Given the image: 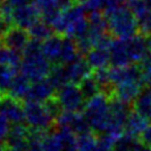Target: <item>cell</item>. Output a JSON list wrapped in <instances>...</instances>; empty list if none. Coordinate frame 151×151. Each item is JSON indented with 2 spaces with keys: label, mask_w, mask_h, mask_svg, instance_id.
Here are the masks:
<instances>
[{
  "label": "cell",
  "mask_w": 151,
  "mask_h": 151,
  "mask_svg": "<svg viewBox=\"0 0 151 151\" xmlns=\"http://www.w3.org/2000/svg\"><path fill=\"white\" fill-rule=\"evenodd\" d=\"M104 15L107 20L109 31L116 39H129L136 35L139 29L136 15L126 6L107 2L106 8L104 9Z\"/></svg>",
  "instance_id": "cell-1"
},
{
  "label": "cell",
  "mask_w": 151,
  "mask_h": 151,
  "mask_svg": "<svg viewBox=\"0 0 151 151\" xmlns=\"http://www.w3.org/2000/svg\"><path fill=\"white\" fill-rule=\"evenodd\" d=\"M51 68V63L42 54L40 41L31 39L22 51L20 73L24 74L29 81L37 83L46 79Z\"/></svg>",
  "instance_id": "cell-2"
},
{
  "label": "cell",
  "mask_w": 151,
  "mask_h": 151,
  "mask_svg": "<svg viewBox=\"0 0 151 151\" xmlns=\"http://www.w3.org/2000/svg\"><path fill=\"white\" fill-rule=\"evenodd\" d=\"M110 97L105 93H99L85 103L83 113L86 117L91 130L101 134L105 133L110 120Z\"/></svg>",
  "instance_id": "cell-3"
},
{
  "label": "cell",
  "mask_w": 151,
  "mask_h": 151,
  "mask_svg": "<svg viewBox=\"0 0 151 151\" xmlns=\"http://www.w3.org/2000/svg\"><path fill=\"white\" fill-rule=\"evenodd\" d=\"M25 122L31 130H38L48 132L50 129L54 127V118L50 114L47 109L41 103L25 101Z\"/></svg>",
  "instance_id": "cell-4"
},
{
  "label": "cell",
  "mask_w": 151,
  "mask_h": 151,
  "mask_svg": "<svg viewBox=\"0 0 151 151\" xmlns=\"http://www.w3.org/2000/svg\"><path fill=\"white\" fill-rule=\"evenodd\" d=\"M57 99L59 100L64 111L68 112H78L81 107L85 106V98L81 94V91L76 84H67L63 88H60L57 94Z\"/></svg>",
  "instance_id": "cell-5"
},
{
  "label": "cell",
  "mask_w": 151,
  "mask_h": 151,
  "mask_svg": "<svg viewBox=\"0 0 151 151\" xmlns=\"http://www.w3.org/2000/svg\"><path fill=\"white\" fill-rule=\"evenodd\" d=\"M143 83L140 80L137 81H127V83H123L119 85H116L113 87V92H112V97L124 104H132L138 97L139 94L143 92Z\"/></svg>",
  "instance_id": "cell-6"
},
{
  "label": "cell",
  "mask_w": 151,
  "mask_h": 151,
  "mask_svg": "<svg viewBox=\"0 0 151 151\" xmlns=\"http://www.w3.org/2000/svg\"><path fill=\"white\" fill-rule=\"evenodd\" d=\"M0 113L4 114L9 123L21 124L25 122V111L21 101L13 99L9 96H5L0 103Z\"/></svg>",
  "instance_id": "cell-7"
},
{
  "label": "cell",
  "mask_w": 151,
  "mask_h": 151,
  "mask_svg": "<svg viewBox=\"0 0 151 151\" xmlns=\"http://www.w3.org/2000/svg\"><path fill=\"white\" fill-rule=\"evenodd\" d=\"M39 14V9L33 4L17 7L13 11V24H15L17 27L28 29L38 21Z\"/></svg>",
  "instance_id": "cell-8"
},
{
  "label": "cell",
  "mask_w": 151,
  "mask_h": 151,
  "mask_svg": "<svg viewBox=\"0 0 151 151\" xmlns=\"http://www.w3.org/2000/svg\"><path fill=\"white\" fill-rule=\"evenodd\" d=\"M126 41V50L127 55L131 63H142L147 55V39H145L142 34H136L129 39H125Z\"/></svg>",
  "instance_id": "cell-9"
},
{
  "label": "cell",
  "mask_w": 151,
  "mask_h": 151,
  "mask_svg": "<svg viewBox=\"0 0 151 151\" xmlns=\"http://www.w3.org/2000/svg\"><path fill=\"white\" fill-rule=\"evenodd\" d=\"M54 87L50 83V80L46 78L44 80L33 83L31 85V88L27 93V97L25 101H33V103H41L44 104L52 97H54Z\"/></svg>",
  "instance_id": "cell-10"
},
{
  "label": "cell",
  "mask_w": 151,
  "mask_h": 151,
  "mask_svg": "<svg viewBox=\"0 0 151 151\" xmlns=\"http://www.w3.org/2000/svg\"><path fill=\"white\" fill-rule=\"evenodd\" d=\"M29 34L27 29L20 28V27H12L9 32L4 37L2 44L6 48L13 50V51H24L26 45L29 41Z\"/></svg>",
  "instance_id": "cell-11"
},
{
  "label": "cell",
  "mask_w": 151,
  "mask_h": 151,
  "mask_svg": "<svg viewBox=\"0 0 151 151\" xmlns=\"http://www.w3.org/2000/svg\"><path fill=\"white\" fill-rule=\"evenodd\" d=\"M109 74L110 81L113 85V87L123 83L140 80L139 68L136 65H129L124 67H111L109 70Z\"/></svg>",
  "instance_id": "cell-12"
},
{
  "label": "cell",
  "mask_w": 151,
  "mask_h": 151,
  "mask_svg": "<svg viewBox=\"0 0 151 151\" xmlns=\"http://www.w3.org/2000/svg\"><path fill=\"white\" fill-rule=\"evenodd\" d=\"M111 54V64L113 67H124L131 64L127 50H126V41L123 39H113L112 45L110 47Z\"/></svg>",
  "instance_id": "cell-13"
},
{
  "label": "cell",
  "mask_w": 151,
  "mask_h": 151,
  "mask_svg": "<svg viewBox=\"0 0 151 151\" xmlns=\"http://www.w3.org/2000/svg\"><path fill=\"white\" fill-rule=\"evenodd\" d=\"M66 68H67L70 81L72 84H76V85H79L84 79H86L87 77L91 76L90 65L87 64L86 59H83L80 57L76 61H73L72 64L67 65Z\"/></svg>",
  "instance_id": "cell-14"
},
{
  "label": "cell",
  "mask_w": 151,
  "mask_h": 151,
  "mask_svg": "<svg viewBox=\"0 0 151 151\" xmlns=\"http://www.w3.org/2000/svg\"><path fill=\"white\" fill-rule=\"evenodd\" d=\"M61 46L63 39L59 35H52L41 44V51L44 57L50 61L57 65L61 58Z\"/></svg>",
  "instance_id": "cell-15"
},
{
  "label": "cell",
  "mask_w": 151,
  "mask_h": 151,
  "mask_svg": "<svg viewBox=\"0 0 151 151\" xmlns=\"http://www.w3.org/2000/svg\"><path fill=\"white\" fill-rule=\"evenodd\" d=\"M147 127H149V122L132 110L127 117L126 123H125L124 133L140 139L142 134L145 132V130Z\"/></svg>",
  "instance_id": "cell-16"
},
{
  "label": "cell",
  "mask_w": 151,
  "mask_h": 151,
  "mask_svg": "<svg viewBox=\"0 0 151 151\" xmlns=\"http://www.w3.org/2000/svg\"><path fill=\"white\" fill-rule=\"evenodd\" d=\"M86 61L93 70H103L106 68V66L111 63V54L110 50L106 48H98L93 47L86 55Z\"/></svg>",
  "instance_id": "cell-17"
},
{
  "label": "cell",
  "mask_w": 151,
  "mask_h": 151,
  "mask_svg": "<svg viewBox=\"0 0 151 151\" xmlns=\"http://www.w3.org/2000/svg\"><path fill=\"white\" fill-rule=\"evenodd\" d=\"M31 88V85H29V80L21 73L17 74L11 87L8 88L7 91V96L12 97L13 99L15 100H25L26 97H27V93Z\"/></svg>",
  "instance_id": "cell-18"
},
{
  "label": "cell",
  "mask_w": 151,
  "mask_h": 151,
  "mask_svg": "<svg viewBox=\"0 0 151 151\" xmlns=\"http://www.w3.org/2000/svg\"><path fill=\"white\" fill-rule=\"evenodd\" d=\"M47 79L50 80V83L52 84V86L54 87V90L59 91L60 88H63L64 86H66L67 84H70V78H68V73H67V68L66 66H61L59 64L52 66L51 72L47 77Z\"/></svg>",
  "instance_id": "cell-19"
},
{
  "label": "cell",
  "mask_w": 151,
  "mask_h": 151,
  "mask_svg": "<svg viewBox=\"0 0 151 151\" xmlns=\"http://www.w3.org/2000/svg\"><path fill=\"white\" fill-rule=\"evenodd\" d=\"M79 58V52L77 48L76 40L70 38V37H64L63 38V46H61V58L60 61L70 65L73 61H76Z\"/></svg>",
  "instance_id": "cell-20"
},
{
  "label": "cell",
  "mask_w": 151,
  "mask_h": 151,
  "mask_svg": "<svg viewBox=\"0 0 151 151\" xmlns=\"http://www.w3.org/2000/svg\"><path fill=\"white\" fill-rule=\"evenodd\" d=\"M132 110L140 117L151 123V99L146 91H143L139 97L132 103Z\"/></svg>",
  "instance_id": "cell-21"
},
{
  "label": "cell",
  "mask_w": 151,
  "mask_h": 151,
  "mask_svg": "<svg viewBox=\"0 0 151 151\" xmlns=\"http://www.w3.org/2000/svg\"><path fill=\"white\" fill-rule=\"evenodd\" d=\"M54 130L58 133L64 151H77V134L68 127H60L54 125Z\"/></svg>",
  "instance_id": "cell-22"
},
{
  "label": "cell",
  "mask_w": 151,
  "mask_h": 151,
  "mask_svg": "<svg viewBox=\"0 0 151 151\" xmlns=\"http://www.w3.org/2000/svg\"><path fill=\"white\" fill-rule=\"evenodd\" d=\"M28 34L31 39L38 40V41H45L46 39H48L50 37H52L53 34V28L47 25L46 22H44L42 20H38L34 25H32L28 29Z\"/></svg>",
  "instance_id": "cell-23"
},
{
  "label": "cell",
  "mask_w": 151,
  "mask_h": 151,
  "mask_svg": "<svg viewBox=\"0 0 151 151\" xmlns=\"http://www.w3.org/2000/svg\"><path fill=\"white\" fill-rule=\"evenodd\" d=\"M98 142V134L93 131L79 134L77 137V151H94Z\"/></svg>",
  "instance_id": "cell-24"
},
{
  "label": "cell",
  "mask_w": 151,
  "mask_h": 151,
  "mask_svg": "<svg viewBox=\"0 0 151 151\" xmlns=\"http://www.w3.org/2000/svg\"><path fill=\"white\" fill-rule=\"evenodd\" d=\"M68 129H71L77 136L92 131L86 117L81 112H74L73 113L72 119H71L70 125H68Z\"/></svg>",
  "instance_id": "cell-25"
},
{
  "label": "cell",
  "mask_w": 151,
  "mask_h": 151,
  "mask_svg": "<svg viewBox=\"0 0 151 151\" xmlns=\"http://www.w3.org/2000/svg\"><path fill=\"white\" fill-rule=\"evenodd\" d=\"M78 86H79L81 94L86 101L100 93V87H99L98 83L96 81V79L93 78V76H90L86 79H84Z\"/></svg>",
  "instance_id": "cell-26"
},
{
  "label": "cell",
  "mask_w": 151,
  "mask_h": 151,
  "mask_svg": "<svg viewBox=\"0 0 151 151\" xmlns=\"http://www.w3.org/2000/svg\"><path fill=\"white\" fill-rule=\"evenodd\" d=\"M17 74V68L11 67L8 65L0 66V91L2 93L8 91Z\"/></svg>",
  "instance_id": "cell-27"
},
{
  "label": "cell",
  "mask_w": 151,
  "mask_h": 151,
  "mask_svg": "<svg viewBox=\"0 0 151 151\" xmlns=\"http://www.w3.org/2000/svg\"><path fill=\"white\" fill-rule=\"evenodd\" d=\"M41 147L42 151H64L61 140L55 132L54 127L52 132H47L41 142Z\"/></svg>",
  "instance_id": "cell-28"
},
{
  "label": "cell",
  "mask_w": 151,
  "mask_h": 151,
  "mask_svg": "<svg viewBox=\"0 0 151 151\" xmlns=\"http://www.w3.org/2000/svg\"><path fill=\"white\" fill-rule=\"evenodd\" d=\"M127 1H129V8L132 11L136 18H139L140 15L151 12V0H127Z\"/></svg>",
  "instance_id": "cell-29"
},
{
  "label": "cell",
  "mask_w": 151,
  "mask_h": 151,
  "mask_svg": "<svg viewBox=\"0 0 151 151\" xmlns=\"http://www.w3.org/2000/svg\"><path fill=\"white\" fill-rule=\"evenodd\" d=\"M140 73V81L143 85L151 87V55H147L142 63L138 65Z\"/></svg>",
  "instance_id": "cell-30"
},
{
  "label": "cell",
  "mask_w": 151,
  "mask_h": 151,
  "mask_svg": "<svg viewBox=\"0 0 151 151\" xmlns=\"http://www.w3.org/2000/svg\"><path fill=\"white\" fill-rule=\"evenodd\" d=\"M114 142H116V138L110 134H106V133L98 134V142L94 151H112Z\"/></svg>",
  "instance_id": "cell-31"
},
{
  "label": "cell",
  "mask_w": 151,
  "mask_h": 151,
  "mask_svg": "<svg viewBox=\"0 0 151 151\" xmlns=\"http://www.w3.org/2000/svg\"><path fill=\"white\" fill-rule=\"evenodd\" d=\"M79 1L80 5L84 7V9L90 13L100 12V9H105L109 2V0H79Z\"/></svg>",
  "instance_id": "cell-32"
},
{
  "label": "cell",
  "mask_w": 151,
  "mask_h": 151,
  "mask_svg": "<svg viewBox=\"0 0 151 151\" xmlns=\"http://www.w3.org/2000/svg\"><path fill=\"white\" fill-rule=\"evenodd\" d=\"M137 20H138V28L140 34L147 38L151 37V12L140 15L139 18H137Z\"/></svg>",
  "instance_id": "cell-33"
},
{
  "label": "cell",
  "mask_w": 151,
  "mask_h": 151,
  "mask_svg": "<svg viewBox=\"0 0 151 151\" xmlns=\"http://www.w3.org/2000/svg\"><path fill=\"white\" fill-rule=\"evenodd\" d=\"M32 4L39 9L40 14L51 9L60 8L59 0H32Z\"/></svg>",
  "instance_id": "cell-34"
},
{
  "label": "cell",
  "mask_w": 151,
  "mask_h": 151,
  "mask_svg": "<svg viewBox=\"0 0 151 151\" xmlns=\"http://www.w3.org/2000/svg\"><path fill=\"white\" fill-rule=\"evenodd\" d=\"M44 105H45V107L47 109V111L50 112V114L54 118V120H55V119L60 116V113L64 111L63 107H61V105H60V103H59V100L57 99L55 96L52 97L51 99H48L47 101H45Z\"/></svg>",
  "instance_id": "cell-35"
},
{
  "label": "cell",
  "mask_w": 151,
  "mask_h": 151,
  "mask_svg": "<svg viewBox=\"0 0 151 151\" xmlns=\"http://www.w3.org/2000/svg\"><path fill=\"white\" fill-rule=\"evenodd\" d=\"M9 122L7 120V118L0 113V143H4L8 136L9 132Z\"/></svg>",
  "instance_id": "cell-36"
},
{
  "label": "cell",
  "mask_w": 151,
  "mask_h": 151,
  "mask_svg": "<svg viewBox=\"0 0 151 151\" xmlns=\"http://www.w3.org/2000/svg\"><path fill=\"white\" fill-rule=\"evenodd\" d=\"M12 28V24L0 14V39L2 40L4 37L9 32V29Z\"/></svg>",
  "instance_id": "cell-37"
},
{
  "label": "cell",
  "mask_w": 151,
  "mask_h": 151,
  "mask_svg": "<svg viewBox=\"0 0 151 151\" xmlns=\"http://www.w3.org/2000/svg\"><path fill=\"white\" fill-rule=\"evenodd\" d=\"M9 63V50L5 46H0V66L8 65Z\"/></svg>",
  "instance_id": "cell-38"
},
{
  "label": "cell",
  "mask_w": 151,
  "mask_h": 151,
  "mask_svg": "<svg viewBox=\"0 0 151 151\" xmlns=\"http://www.w3.org/2000/svg\"><path fill=\"white\" fill-rule=\"evenodd\" d=\"M140 142L146 145V146H150L151 147V125L145 130V132L142 134L140 137Z\"/></svg>",
  "instance_id": "cell-39"
},
{
  "label": "cell",
  "mask_w": 151,
  "mask_h": 151,
  "mask_svg": "<svg viewBox=\"0 0 151 151\" xmlns=\"http://www.w3.org/2000/svg\"><path fill=\"white\" fill-rule=\"evenodd\" d=\"M28 1H29V0H5V2L8 4L9 6H12L13 8H17V7H20V6L28 5Z\"/></svg>",
  "instance_id": "cell-40"
},
{
  "label": "cell",
  "mask_w": 151,
  "mask_h": 151,
  "mask_svg": "<svg viewBox=\"0 0 151 151\" xmlns=\"http://www.w3.org/2000/svg\"><path fill=\"white\" fill-rule=\"evenodd\" d=\"M78 0H59V4H60V7H63L64 9L67 8V7H71L73 5H76Z\"/></svg>",
  "instance_id": "cell-41"
},
{
  "label": "cell",
  "mask_w": 151,
  "mask_h": 151,
  "mask_svg": "<svg viewBox=\"0 0 151 151\" xmlns=\"http://www.w3.org/2000/svg\"><path fill=\"white\" fill-rule=\"evenodd\" d=\"M138 151H151V147H150V146H146V145H144V144L142 143V145H140V147H139Z\"/></svg>",
  "instance_id": "cell-42"
},
{
  "label": "cell",
  "mask_w": 151,
  "mask_h": 151,
  "mask_svg": "<svg viewBox=\"0 0 151 151\" xmlns=\"http://www.w3.org/2000/svg\"><path fill=\"white\" fill-rule=\"evenodd\" d=\"M123 1H125V0H109V2L114 4V5H122Z\"/></svg>",
  "instance_id": "cell-43"
},
{
  "label": "cell",
  "mask_w": 151,
  "mask_h": 151,
  "mask_svg": "<svg viewBox=\"0 0 151 151\" xmlns=\"http://www.w3.org/2000/svg\"><path fill=\"white\" fill-rule=\"evenodd\" d=\"M147 48H149V51L151 52V37L147 38Z\"/></svg>",
  "instance_id": "cell-44"
},
{
  "label": "cell",
  "mask_w": 151,
  "mask_h": 151,
  "mask_svg": "<svg viewBox=\"0 0 151 151\" xmlns=\"http://www.w3.org/2000/svg\"><path fill=\"white\" fill-rule=\"evenodd\" d=\"M4 97H5V96H4V93H2L1 91H0V103H1V100L4 99Z\"/></svg>",
  "instance_id": "cell-45"
},
{
  "label": "cell",
  "mask_w": 151,
  "mask_h": 151,
  "mask_svg": "<svg viewBox=\"0 0 151 151\" xmlns=\"http://www.w3.org/2000/svg\"><path fill=\"white\" fill-rule=\"evenodd\" d=\"M2 5H4V0H0V11H1V7H2Z\"/></svg>",
  "instance_id": "cell-46"
}]
</instances>
